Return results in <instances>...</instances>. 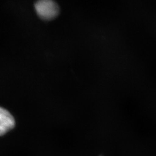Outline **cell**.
I'll use <instances>...</instances> for the list:
<instances>
[{
  "label": "cell",
  "instance_id": "7a4b0ae2",
  "mask_svg": "<svg viewBox=\"0 0 156 156\" xmlns=\"http://www.w3.org/2000/svg\"><path fill=\"white\" fill-rule=\"evenodd\" d=\"M15 121L11 114L0 107V136L4 135L14 128Z\"/></svg>",
  "mask_w": 156,
  "mask_h": 156
},
{
  "label": "cell",
  "instance_id": "6da1fadb",
  "mask_svg": "<svg viewBox=\"0 0 156 156\" xmlns=\"http://www.w3.org/2000/svg\"><path fill=\"white\" fill-rule=\"evenodd\" d=\"M38 15L45 20H52L58 16L60 9L54 0H38L35 4Z\"/></svg>",
  "mask_w": 156,
  "mask_h": 156
}]
</instances>
